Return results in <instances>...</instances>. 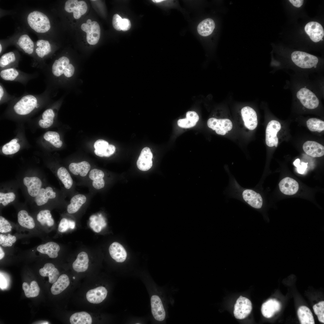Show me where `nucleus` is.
Segmentation results:
<instances>
[{"mask_svg": "<svg viewBox=\"0 0 324 324\" xmlns=\"http://www.w3.org/2000/svg\"><path fill=\"white\" fill-rule=\"evenodd\" d=\"M12 226L9 222L2 216H0V232L7 233L11 231Z\"/></svg>", "mask_w": 324, "mask_h": 324, "instance_id": "50", "label": "nucleus"}, {"mask_svg": "<svg viewBox=\"0 0 324 324\" xmlns=\"http://www.w3.org/2000/svg\"><path fill=\"white\" fill-rule=\"evenodd\" d=\"M303 149L308 155L314 158L320 157L324 154V147L314 141H308L303 145Z\"/></svg>", "mask_w": 324, "mask_h": 324, "instance_id": "20", "label": "nucleus"}, {"mask_svg": "<svg viewBox=\"0 0 324 324\" xmlns=\"http://www.w3.org/2000/svg\"><path fill=\"white\" fill-rule=\"evenodd\" d=\"M252 309L251 301L248 298L240 296L234 305V316L237 319H244L250 314Z\"/></svg>", "mask_w": 324, "mask_h": 324, "instance_id": "9", "label": "nucleus"}, {"mask_svg": "<svg viewBox=\"0 0 324 324\" xmlns=\"http://www.w3.org/2000/svg\"><path fill=\"white\" fill-rule=\"evenodd\" d=\"M39 272L43 277L48 276L49 281L51 284L56 282L59 277V273L58 269L52 263H46L44 267L40 269Z\"/></svg>", "mask_w": 324, "mask_h": 324, "instance_id": "28", "label": "nucleus"}, {"mask_svg": "<svg viewBox=\"0 0 324 324\" xmlns=\"http://www.w3.org/2000/svg\"><path fill=\"white\" fill-rule=\"evenodd\" d=\"M296 96L302 105L308 109H315L319 104V100L316 95L306 88H300L297 92Z\"/></svg>", "mask_w": 324, "mask_h": 324, "instance_id": "7", "label": "nucleus"}, {"mask_svg": "<svg viewBox=\"0 0 324 324\" xmlns=\"http://www.w3.org/2000/svg\"><path fill=\"white\" fill-rule=\"evenodd\" d=\"M23 182L31 196L35 197L38 194L42 184L41 181L38 178L26 177L23 178Z\"/></svg>", "mask_w": 324, "mask_h": 324, "instance_id": "25", "label": "nucleus"}, {"mask_svg": "<svg viewBox=\"0 0 324 324\" xmlns=\"http://www.w3.org/2000/svg\"><path fill=\"white\" fill-rule=\"evenodd\" d=\"M44 137L57 148H60L62 145V141L60 140L59 134L56 132L47 131L44 134Z\"/></svg>", "mask_w": 324, "mask_h": 324, "instance_id": "43", "label": "nucleus"}, {"mask_svg": "<svg viewBox=\"0 0 324 324\" xmlns=\"http://www.w3.org/2000/svg\"><path fill=\"white\" fill-rule=\"evenodd\" d=\"M91 167L89 162L86 161H83L78 163H71L69 166V169L74 175L85 177L88 175Z\"/></svg>", "mask_w": 324, "mask_h": 324, "instance_id": "22", "label": "nucleus"}, {"mask_svg": "<svg viewBox=\"0 0 324 324\" xmlns=\"http://www.w3.org/2000/svg\"><path fill=\"white\" fill-rule=\"evenodd\" d=\"M152 1L153 2H154V3H159V2H162L163 1H164V0H152Z\"/></svg>", "mask_w": 324, "mask_h": 324, "instance_id": "62", "label": "nucleus"}, {"mask_svg": "<svg viewBox=\"0 0 324 324\" xmlns=\"http://www.w3.org/2000/svg\"><path fill=\"white\" fill-rule=\"evenodd\" d=\"M107 293V290L104 287L99 286L88 291L86 294V298L90 303L99 304L105 298Z\"/></svg>", "mask_w": 324, "mask_h": 324, "instance_id": "23", "label": "nucleus"}, {"mask_svg": "<svg viewBox=\"0 0 324 324\" xmlns=\"http://www.w3.org/2000/svg\"><path fill=\"white\" fill-rule=\"evenodd\" d=\"M16 241V237L10 234L8 235L0 234V244L3 247H11Z\"/></svg>", "mask_w": 324, "mask_h": 324, "instance_id": "45", "label": "nucleus"}, {"mask_svg": "<svg viewBox=\"0 0 324 324\" xmlns=\"http://www.w3.org/2000/svg\"><path fill=\"white\" fill-rule=\"evenodd\" d=\"M64 8L67 12H73L74 18L78 19L86 13L88 7L86 3L84 1L68 0L65 3Z\"/></svg>", "mask_w": 324, "mask_h": 324, "instance_id": "12", "label": "nucleus"}, {"mask_svg": "<svg viewBox=\"0 0 324 324\" xmlns=\"http://www.w3.org/2000/svg\"><path fill=\"white\" fill-rule=\"evenodd\" d=\"M131 26L130 21L128 19L124 18L122 19L121 25V30L123 31H127L130 28Z\"/></svg>", "mask_w": 324, "mask_h": 324, "instance_id": "54", "label": "nucleus"}, {"mask_svg": "<svg viewBox=\"0 0 324 324\" xmlns=\"http://www.w3.org/2000/svg\"><path fill=\"white\" fill-rule=\"evenodd\" d=\"M91 181L92 187L95 189L100 190L104 188L105 182L104 178L105 174L102 170L97 168L90 170L88 175Z\"/></svg>", "mask_w": 324, "mask_h": 324, "instance_id": "24", "label": "nucleus"}, {"mask_svg": "<svg viewBox=\"0 0 324 324\" xmlns=\"http://www.w3.org/2000/svg\"><path fill=\"white\" fill-rule=\"evenodd\" d=\"M300 163V160L299 159H296L295 161L294 162V166L297 167L299 165Z\"/></svg>", "mask_w": 324, "mask_h": 324, "instance_id": "61", "label": "nucleus"}, {"mask_svg": "<svg viewBox=\"0 0 324 324\" xmlns=\"http://www.w3.org/2000/svg\"><path fill=\"white\" fill-rule=\"evenodd\" d=\"M38 76V73H27L15 68L4 69L0 71V77L2 80L19 82L24 86H26L29 81Z\"/></svg>", "mask_w": 324, "mask_h": 324, "instance_id": "5", "label": "nucleus"}, {"mask_svg": "<svg viewBox=\"0 0 324 324\" xmlns=\"http://www.w3.org/2000/svg\"><path fill=\"white\" fill-rule=\"evenodd\" d=\"M16 196L13 192L7 193H0V203L5 206L9 203L12 202L15 199Z\"/></svg>", "mask_w": 324, "mask_h": 324, "instance_id": "48", "label": "nucleus"}, {"mask_svg": "<svg viewBox=\"0 0 324 324\" xmlns=\"http://www.w3.org/2000/svg\"><path fill=\"white\" fill-rule=\"evenodd\" d=\"M29 26L35 32L40 33L47 32L51 28L50 20L44 13L38 10L30 13L27 18Z\"/></svg>", "mask_w": 324, "mask_h": 324, "instance_id": "4", "label": "nucleus"}, {"mask_svg": "<svg viewBox=\"0 0 324 324\" xmlns=\"http://www.w3.org/2000/svg\"><path fill=\"white\" fill-rule=\"evenodd\" d=\"M241 113L245 126L251 130L255 129L258 124L255 111L251 107L246 106L242 109Z\"/></svg>", "mask_w": 324, "mask_h": 324, "instance_id": "14", "label": "nucleus"}, {"mask_svg": "<svg viewBox=\"0 0 324 324\" xmlns=\"http://www.w3.org/2000/svg\"><path fill=\"white\" fill-rule=\"evenodd\" d=\"M207 124L209 128L215 130L217 134L222 135H225L232 128V124L229 119H218L214 118H209L207 121Z\"/></svg>", "mask_w": 324, "mask_h": 324, "instance_id": "10", "label": "nucleus"}, {"mask_svg": "<svg viewBox=\"0 0 324 324\" xmlns=\"http://www.w3.org/2000/svg\"><path fill=\"white\" fill-rule=\"evenodd\" d=\"M37 47L35 49V58L39 62H43L50 55L52 51L51 45L49 42L45 40H38L36 43Z\"/></svg>", "mask_w": 324, "mask_h": 324, "instance_id": "17", "label": "nucleus"}, {"mask_svg": "<svg viewBox=\"0 0 324 324\" xmlns=\"http://www.w3.org/2000/svg\"><path fill=\"white\" fill-rule=\"evenodd\" d=\"M69 225L70 229H73L75 226V222L73 220H69Z\"/></svg>", "mask_w": 324, "mask_h": 324, "instance_id": "59", "label": "nucleus"}, {"mask_svg": "<svg viewBox=\"0 0 324 324\" xmlns=\"http://www.w3.org/2000/svg\"><path fill=\"white\" fill-rule=\"evenodd\" d=\"M153 154L150 148L146 147L142 149L137 160L138 168L142 171L149 170L152 165Z\"/></svg>", "mask_w": 324, "mask_h": 324, "instance_id": "16", "label": "nucleus"}, {"mask_svg": "<svg viewBox=\"0 0 324 324\" xmlns=\"http://www.w3.org/2000/svg\"><path fill=\"white\" fill-rule=\"evenodd\" d=\"M37 250L40 253L47 254L50 258H54L58 256L60 248L56 243L49 242L39 245Z\"/></svg>", "mask_w": 324, "mask_h": 324, "instance_id": "29", "label": "nucleus"}, {"mask_svg": "<svg viewBox=\"0 0 324 324\" xmlns=\"http://www.w3.org/2000/svg\"><path fill=\"white\" fill-rule=\"evenodd\" d=\"M75 277H73V279H75Z\"/></svg>", "mask_w": 324, "mask_h": 324, "instance_id": "64", "label": "nucleus"}, {"mask_svg": "<svg viewBox=\"0 0 324 324\" xmlns=\"http://www.w3.org/2000/svg\"><path fill=\"white\" fill-rule=\"evenodd\" d=\"M280 191L283 194L287 195L296 194L298 190L299 185L296 181L289 177L283 179L279 184Z\"/></svg>", "mask_w": 324, "mask_h": 324, "instance_id": "21", "label": "nucleus"}, {"mask_svg": "<svg viewBox=\"0 0 324 324\" xmlns=\"http://www.w3.org/2000/svg\"><path fill=\"white\" fill-rule=\"evenodd\" d=\"M215 27L214 21L208 18L201 22L197 27L198 33L202 36H208L212 34Z\"/></svg>", "mask_w": 324, "mask_h": 324, "instance_id": "35", "label": "nucleus"}, {"mask_svg": "<svg viewBox=\"0 0 324 324\" xmlns=\"http://www.w3.org/2000/svg\"><path fill=\"white\" fill-rule=\"evenodd\" d=\"M289 1L295 7H300L303 4L304 1L302 0H289Z\"/></svg>", "mask_w": 324, "mask_h": 324, "instance_id": "58", "label": "nucleus"}, {"mask_svg": "<svg viewBox=\"0 0 324 324\" xmlns=\"http://www.w3.org/2000/svg\"><path fill=\"white\" fill-rule=\"evenodd\" d=\"M280 307L279 302L274 299H271L262 304L261 309L262 313L265 317L270 318L276 312L279 311Z\"/></svg>", "mask_w": 324, "mask_h": 324, "instance_id": "26", "label": "nucleus"}, {"mask_svg": "<svg viewBox=\"0 0 324 324\" xmlns=\"http://www.w3.org/2000/svg\"><path fill=\"white\" fill-rule=\"evenodd\" d=\"M307 167V164L304 162H302L301 164L297 167V171L300 174H303Z\"/></svg>", "mask_w": 324, "mask_h": 324, "instance_id": "56", "label": "nucleus"}, {"mask_svg": "<svg viewBox=\"0 0 324 324\" xmlns=\"http://www.w3.org/2000/svg\"><path fill=\"white\" fill-rule=\"evenodd\" d=\"M2 45H1V44H0V54H1V53H2Z\"/></svg>", "mask_w": 324, "mask_h": 324, "instance_id": "63", "label": "nucleus"}, {"mask_svg": "<svg viewBox=\"0 0 324 324\" xmlns=\"http://www.w3.org/2000/svg\"><path fill=\"white\" fill-rule=\"evenodd\" d=\"M109 252L112 258L117 262H123L126 259L127 254L126 250L117 242H113L110 245Z\"/></svg>", "mask_w": 324, "mask_h": 324, "instance_id": "27", "label": "nucleus"}, {"mask_svg": "<svg viewBox=\"0 0 324 324\" xmlns=\"http://www.w3.org/2000/svg\"><path fill=\"white\" fill-rule=\"evenodd\" d=\"M306 124L308 128L311 131L320 132L324 130V122L320 119L311 118L307 121Z\"/></svg>", "mask_w": 324, "mask_h": 324, "instance_id": "42", "label": "nucleus"}, {"mask_svg": "<svg viewBox=\"0 0 324 324\" xmlns=\"http://www.w3.org/2000/svg\"><path fill=\"white\" fill-rule=\"evenodd\" d=\"M15 97V96L9 94L1 82L0 83V103L12 100Z\"/></svg>", "mask_w": 324, "mask_h": 324, "instance_id": "49", "label": "nucleus"}, {"mask_svg": "<svg viewBox=\"0 0 324 324\" xmlns=\"http://www.w3.org/2000/svg\"><path fill=\"white\" fill-rule=\"evenodd\" d=\"M16 139H14L9 143L4 145L2 147V152L5 154H11L17 152L19 150L20 146L17 142Z\"/></svg>", "mask_w": 324, "mask_h": 324, "instance_id": "44", "label": "nucleus"}, {"mask_svg": "<svg viewBox=\"0 0 324 324\" xmlns=\"http://www.w3.org/2000/svg\"><path fill=\"white\" fill-rule=\"evenodd\" d=\"M17 218L19 224L23 227L31 229L35 226L34 219L26 210L20 211L18 214Z\"/></svg>", "mask_w": 324, "mask_h": 324, "instance_id": "37", "label": "nucleus"}, {"mask_svg": "<svg viewBox=\"0 0 324 324\" xmlns=\"http://www.w3.org/2000/svg\"><path fill=\"white\" fill-rule=\"evenodd\" d=\"M88 262L87 254L85 252H82L78 255L76 259L73 262V268L77 272H85L88 268Z\"/></svg>", "mask_w": 324, "mask_h": 324, "instance_id": "32", "label": "nucleus"}, {"mask_svg": "<svg viewBox=\"0 0 324 324\" xmlns=\"http://www.w3.org/2000/svg\"><path fill=\"white\" fill-rule=\"evenodd\" d=\"M94 152L97 156L101 157H109L115 152L116 147L113 145L103 139H99L94 143Z\"/></svg>", "mask_w": 324, "mask_h": 324, "instance_id": "15", "label": "nucleus"}, {"mask_svg": "<svg viewBox=\"0 0 324 324\" xmlns=\"http://www.w3.org/2000/svg\"><path fill=\"white\" fill-rule=\"evenodd\" d=\"M151 302L152 312L154 319L158 321L164 320L166 313L160 298L158 296L153 295L151 298Z\"/></svg>", "mask_w": 324, "mask_h": 324, "instance_id": "18", "label": "nucleus"}, {"mask_svg": "<svg viewBox=\"0 0 324 324\" xmlns=\"http://www.w3.org/2000/svg\"><path fill=\"white\" fill-rule=\"evenodd\" d=\"M45 191L50 199H54L56 196V193L53 191L52 188L50 187H48L45 189Z\"/></svg>", "mask_w": 324, "mask_h": 324, "instance_id": "55", "label": "nucleus"}, {"mask_svg": "<svg viewBox=\"0 0 324 324\" xmlns=\"http://www.w3.org/2000/svg\"><path fill=\"white\" fill-rule=\"evenodd\" d=\"M71 324H91L92 319L90 315L85 311L75 313L70 319Z\"/></svg>", "mask_w": 324, "mask_h": 324, "instance_id": "39", "label": "nucleus"}, {"mask_svg": "<svg viewBox=\"0 0 324 324\" xmlns=\"http://www.w3.org/2000/svg\"><path fill=\"white\" fill-rule=\"evenodd\" d=\"M229 176V184L226 190V194L229 197L240 200L250 206L260 208L263 204V199L259 193L253 189L245 188L238 184L232 175Z\"/></svg>", "mask_w": 324, "mask_h": 324, "instance_id": "2", "label": "nucleus"}, {"mask_svg": "<svg viewBox=\"0 0 324 324\" xmlns=\"http://www.w3.org/2000/svg\"><path fill=\"white\" fill-rule=\"evenodd\" d=\"M70 62L67 57L62 56L56 59L50 67L44 69L43 74L46 87L55 79H62V77L69 78L73 76L75 68Z\"/></svg>", "mask_w": 324, "mask_h": 324, "instance_id": "3", "label": "nucleus"}, {"mask_svg": "<svg viewBox=\"0 0 324 324\" xmlns=\"http://www.w3.org/2000/svg\"><path fill=\"white\" fill-rule=\"evenodd\" d=\"M199 119V116L196 112L189 111L186 113V118L178 120V124L182 128H189L195 126Z\"/></svg>", "mask_w": 324, "mask_h": 324, "instance_id": "33", "label": "nucleus"}, {"mask_svg": "<svg viewBox=\"0 0 324 324\" xmlns=\"http://www.w3.org/2000/svg\"><path fill=\"white\" fill-rule=\"evenodd\" d=\"M304 30L311 40L315 42H318L322 39L324 31L322 25L316 22H310L306 24Z\"/></svg>", "mask_w": 324, "mask_h": 324, "instance_id": "13", "label": "nucleus"}, {"mask_svg": "<svg viewBox=\"0 0 324 324\" xmlns=\"http://www.w3.org/2000/svg\"><path fill=\"white\" fill-rule=\"evenodd\" d=\"M86 196L83 194H78L74 195L71 199L70 203L67 206L68 212L70 214L77 212L86 202Z\"/></svg>", "mask_w": 324, "mask_h": 324, "instance_id": "30", "label": "nucleus"}, {"mask_svg": "<svg viewBox=\"0 0 324 324\" xmlns=\"http://www.w3.org/2000/svg\"><path fill=\"white\" fill-rule=\"evenodd\" d=\"M50 90L46 88L40 94L26 93L20 97H15L12 100L14 104L13 110L15 113L20 116L30 114L35 109L40 108L43 104L47 103L50 98Z\"/></svg>", "mask_w": 324, "mask_h": 324, "instance_id": "1", "label": "nucleus"}, {"mask_svg": "<svg viewBox=\"0 0 324 324\" xmlns=\"http://www.w3.org/2000/svg\"><path fill=\"white\" fill-rule=\"evenodd\" d=\"M37 219L40 224L43 226L46 225L48 226H51L54 224V220L50 211L48 210L40 211L37 215Z\"/></svg>", "mask_w": 324, "mask_h": 324, "instance_id": "41", "label": "nucleus"}, {"mask_svg": "<svg viewBox=\"0 0 324 324\" xmlns=\"http://www.w3.org/2000/svg\"><path fill=\"white\" fill-rule=\"evenodd\" d=\"M19 58V54L14 52H10L2 55L0 58V70L17 67Z\"/></svg>", "mask_w": 324, "mask_h": 324, "instance_id": "19", "label": "nucleus"}, {"mask_svg": "<svg viewBox=\"0 0 324 324\" xmlns=\"http://www.w3.org/2000/svg\"><path fill=\"white\" fill-rule=\"evenodd\" d=\"M313 308L315 314L317 315L318 320L321 322H324V302L322 301L314 305Z\"/></svg>", "mask_w": 324, "mask_h": 324, "instance_id": "46", "label": "nucleus"}, {"mask_svg": "<svg viewBox=\"0 0 324 324\" xmlns=\"http://www.w3.org/2000/svg\"><path fill=\"white\" fill-rule=\"evenodd\" d=\"M16 44L25 53L33 55L34 52V44L29 36L27 34L21 35L18 38Z\"/></svg>", "mask_w": 324, "mask_h": 324, "instance_id": "31", "label": "nucleus"}, {"mask_svg": "<svg viewBox=\"0 0 324 324\" xmlns=\"http://www.w3.org/2000/svg\"><path fill=\"white\" fill-rule=\"evenodd\" d=\"M22 288L25 296L27 298L34 297L38 296L40 292V288L37 282L32 281L30 286L26 282H24Z\"/></svg>", "mask_w": 324, "mask_h": 324, "instance_id": "40", "label": "nucleus"}, {"mask_svg": "<svg viewBox=\"0 0 324 324\" xmlns=\"http://www.w3.org/2000/svg\"><path fill=\"white\" fill-rule=\"evenodd\" d=\"M55 116L54 112L52 108H48L45 110L42 116V119L52 123H53Z\"/></svg>", "mask_w": 324, "mask_h": 324, "instance_id": "51", "label": "nucleus"}, {"mask_svg": "<svg viewBox=\"0 0 324 324\" xmlns=\"http://www.w3.org/2000/svg\"><path fill=\"white\" fill-rule=\"evenodd\" d=\"M39 125L42 128H46L51 126L53 123L44 120L43 119L39 120Z\"/></svg>", "mask_w": 324, "mask_h": 324, "instance_id": "57", "label": "nucleus"}, {"mask_svg": "<svg viewBox=\"0 0 324 324\" xmlns=\"http://www.w3.org/2000/svg\"><path fill=\"white\" fill-rule=\"evenodd\" d=\"M69 284L70 280L68 276L65 274H62L52 284L51 289V292L54 295L59 294L65 290Z\"/></svg>", "mask_w": 324, "mask_h": 324, "instance_id": "34", "label": "nucleus"}, {"mask_svg": "<svg viewBox=\"0 0 324 324\" xmlns=\"http://www.w3.org/2000/svg\"><path fill=\"white\" fill-rule=\"evenodd\" d=\"M291 59L298 67L304 69L316 68L318 62L317 57L306 52L295 51L291 55Z\"/></svg>", "mask_w": 324, "mask_h": 324, "instance_id": "6", "label": "nucleus"}, {"mask_svg": "<svg viewBox=\"0 0 324 324\" xmlns=\"http://www.w3.org/2000/svg\"><path fill=\"white\" fill-rule=\"evenodd\" d=\"M280 128V124L278 121L272 120L269 122L266 131V142L268 146L277 147L278 138L277 135Z\"/></svg>", "mask_w": 324, "mask_h": 324, "instance_id": "11", "label": "nucleus"}, {"mask_svg": "<svg viewBox=\"0 0 324 324\" xmlns=\"http://www.w3.org/2000/svg\"><path fill=\"white\" fill-rule=\"evenodd\" d=\"M297 314L301 324H314V320L312 312L307 307L302 306L298 309Z\"/></svg>", "mask_w": 324, "mask_h": 324, "instance_id": "36", "label": "nucleus"}, {"mask_svg": "<svg viewBox=\"0 0 324 324\" xmlns=\"http://www.w3.org/2000/svg\"><path fill=\"white\" fill-rule=\"evenodd\" d=\"M69 228V220L65 218L62 219L58 225V231L61 232H64Z\"/></svg>", "mask_w": 324, "mask_h": 324, "instance_id": "52", "label": "nucleus"}, {"mask_svg": "<svg viewBox=\"0 0 324 324\" xmlns=\"http://www.w3.org/2000/svg\"><path fill=\"white\" fill-rule=\"evenodd\" d=\"M81 28L86 33V40L89 44L94 45L98 43L100 38V30L98 22H92L90 19H88L86 23L82 24Z\"/></svg>", "mask_w": 324, "mask_h": 324, "instance_id": "8", "label": "nucleus"}, {"mask_svg": "<svg viewBox=\"0 0 324 324\" xmlns=\"http://www.w3.org/2000/svg\"><path fill=\"white\" fill-rule=\"evenodd\" d=\"M49 199L45 189L41 188L38 194L35 196L34 201L38 206H41L46 204Z\"/></svg>", "mask_w": 324, "mask_h": 324, "instance_id": "47", "label": "nucleus"}, {"mask_svg": "<svg viewBox=\"0 0 324 324\" xmlns=\"http://www.w3.org/2000/svg\"><path fill=\"white\" fill-rule=\"evenodd\" d=\"M5 255V253L4 252L3 249L0 246V260H1L4 257Z\"/></svg>", "mask_w": 324, "mask_h": 324, "instance_id": "60", "label": "nucleus"}, {"mask_svg": "<svg viewBox=\"0 0 324 324\" xmlns=\"http://www.w3.org/2000/svg\"><path fill=\"white\" fill-rule=\"evenodd\" d=\"M57 175L60 180L67 189H70L74 186V181L69 172L64 167H61L57 170Z\"/></svg>", "mask_w": 324, "mask_h": 324, "instance_id": "38", "label": "nucleus"}, {"mask_svg": "<svg viewBox=\"0 0 324 324\" xmlns=\"http://www.w3.org/2000/svg\"><path fill=\"white\" fill-rule=\"evenodd\" d=\"M122 19L117 14H114L113 17L112 24L114 28L118 31L121 30V25Z\"/></svg>", "mask_w": 324, "mask_h": 324, "instance_id": "53", "label": "nucleus"}]
</instances>
